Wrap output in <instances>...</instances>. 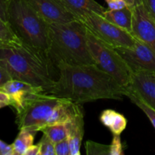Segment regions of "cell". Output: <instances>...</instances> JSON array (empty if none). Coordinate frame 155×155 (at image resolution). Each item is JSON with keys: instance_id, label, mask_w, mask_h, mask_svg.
<instances>
[{"instance_id": "1", "label": "cell", "mask_w": 155, "mask_h": 155, "mask_svg": "<svg viewBox=\"0 0 155 155\" xmlns=\"http://www.w3.org/2000/svg\"><path fill=\"white\" fill-rule=\"evenodd\" d=\"M56 67L59 78L54 80L48 94L77 104L98 99L123 100L124 86L96 65H70L61 62Z\"/></svg>"}, {"instance_id": "2", "label": "cell", "mask_w": 155, "mask_h": 155, "mask_svg": "<svg viewBox=\"0 0 155 155\" xmlns=\"http://www.w3.org/2000/svg\"><path fill=\"white\" fill-rule=\"evenodd\" d=\"M0 65L12 80L40 87L46 93L54 84V80L50 74L51 63L49 59L24 44L0 45Z\"/></svg>"}, {"instance_id": "3", "label": "cell", "mask_w": 155, "mask_h": 155, "mask_svg": "<svg viewBox=\"0 0 155 155\" xmlns=\"http://www.w3.org/2000/svg\"><path fill=\"white\" fill-rule=\"evenodd\" d=\"M48 58L51 64H95L87 43V28L76 20L49 24Z\"/></svg>"}, {"instance_id": "4", "label": "cell", "mask_w": 155, "mask_h": 155, "mask_svg": "<svg viewBox=\"0 0 155 155\" xmlns=\"http://www.w3.org/2000/svg\"><path fill=\"white\" fill-rule=\"evenodd\" d=\"M8 22L24 45L48 58L49 24L25 0H11Z\"/></svg>"}, {"instance_id": "5", "label": "cell", "mask_w": 155, "mask_h": 155, "mask_svg": "<svg viewBox=\"0 0 155 155\" xmlns=\"http://www.w3.org/2000/svg\"><path fill=\"white\" fill-rule=\"evenodd\" d=\"M64 100L46 92L28 100L16 111L19 130L29 129L36 133L40 132L43 127L51 124L54 111Z\"/></svg>"}, {"instance_id": "6", "label": "cell", "mask_w": 155, "mask_h": 155, "mask_svg": "<svg viewBox=\"0 0 155 155\" xmlns=\"http://www.w3.org/2000/svg\"><path fill=\"white\" fill-rule=\"evenodd\" d=\"M87 43L95 64L111 76L120 85L124 87L128 86L133 72L116 49L98 39L88 29Z\"/></svg>"}, {"instance_id": "7", "label": "cell", "mask_w": 155, "mask_h": 155, "mask_svg": "<svg viewBox=\"0 0 155 155\" xmlns=\"http://www.w3.org/2000/svg\"><path fill=\"white\" fill-rule=\"evenodd\" d=\"M78 21H81L98 39L114 48L132 47L135 45L136 38L128 31L107 21L102 15L89 14Z\"/></svg>"}, {"instance_id": "8", "label": "cell", "mask_w": 155, "mask_h": 155, "mask_svg": "<svg viewBox=\"0 0 155 155\" xmlns=\"http://www.w3.org/2000/svg\"><path fill=\"white\" fill-rule=\"evenodd\" d=\"M114 48L133 73L140 71L155 72V51L140 39H136L135 45L132 47Z\"/></svg>"}, {"instance_id": "9", "label": "cell", "mask_w": 155, "mask_h": 155, "mask_svg": "<svg viewBox=\"0 0 155 155\" xmlns=\"http://www.w3.org/2000/svg\"><path fill=\"white\" fill-rule=\"evenodd\" d=\"M48 24H64L77 20L59 0H25Z\"/></svg>"}, {"instance_id": "10", "label": "cell", "mask_w": 155, "mask_h": 155, "mask_svg": "<svg viewBox=\"0 0 155 155\" xmlns=\"http://www.w3.org/2000/svg\"><path fill=\"white\" fill-rule=\"evenodd\" d=\"M125 89L155 110V72L140 71L133 73Z\"/></svg>"}, {"instance_id": "11", "label": "cell", "mask_w": 155, "mask_h": 155, "mask_svg": "<svg viewBox=\"0 0 155 155\" xmlns=\"http://www.w3.org/2000/svg\"><path fill=\"white\" fill-rule=\"evenodd\" d=\"M133 36L155 51V22L142 5L133 8Z\"/></svg>"}, {"instance_id": "12", "label": "cell", "mask_w": 155, "mask_h": 155, "mask_svg": "<svg viewBox=\"0 0 155 155\" xmlns=\"http://www.w3.org/2000/svg\"><path fill=\"white\" fill-rule=\"evenodd\" d=\"M2 89L11 97L12 106L16 111L28 100L35 98L42 92H45L42 88L17 80H9Z\"/></svg>"}, {"instance_id": "13", "label": "cell", "mask_w": 155, "mask_h": 155, "mask_svg": "<svg viewBox=\"0 0 155 155\" xmlns=\"http://www.w3.org/2000/svg\"><path fill=\"white\" fill-rule=\"evenodd\" d=\"M65 8L77 20L89 14L104 15L105 8L95 0H59Z\"/></svg>"}, {"instance_id": "14", "label": "cell", "mask_w": 155, "mask_h": 155, "mask_svg": "<svg viewBox=\"0 0 155 155\" xmlns=\"http://www.w3.org/2000/svg\"><path fill=\"white\" fill-rule=\"evenodd\" d=\"M69 124V139L71 145V155H80V147L84 135V117L81 107L76 114L68 122Z\"/></svg>"}, {"instance_id": "15", "label": "cell", "mask_w": 155, "mask_h": 155, "mask_svg": "<svg viewBox=\"0 0 155 155\" xmlns=\"http://www.w3.org/2000/svg\"><path fill=\"white\" fill-rule=\"evenodd\" d=\"M133 8L130 6H126L123 8L117 10H110L107 8L103 15L107 21L127 30L131 34L133 33Z\"/></svg>"}, {"instance_id": "16", "label": "cell", "mask_w": 155, "mask_h": 155, "mask_svg": "<svg viewBox=\"0 0 155 155\" xmlns=\"http://www.w3.org/2000/svg\"><path fill=\"white\" fill-rule=\"evenodd\" d=\"M101 124L108 128L113 135H120L127 128V120L125 117L114 110H105L100 116Z\"/></svg>"}, {"instance_id": "17", "label": "cell", "mask_w": 155, "mask_h": 155, "mask_svg": "<svg viewBox=\"0 0 155 155\" xmlns=\"http://www.w3.org/2000/svg\"><path fill=\"white\" fill-rule=\"evenodd\" d=\"M36 132L29 129L20 130L15 142L12 144L14 149V155H25L26 151L33 145Z\"/></svg>"}, {"instance_id": "18", "label": "cell", "mask_w": 155, "mask_h": 155, "mask_svg": "<svg viewBox=\"0 0 155 155\" xmlns=\"http://www.w3.org/2000/svg\"><path fill=\"white\" fill-rule=\"evenodd\" d=\"M69 122V121H68ZM68 122L48 125L43 127L40 132L48 136L54 144L68 138L69 135V124Z\"/></svg>"}, {"instance_id": "19", "label": "cell", "mask_w": 155, "mask_h": 155, "mask_svg": "<svg viewBox=\"0 0 155 155\" xmlns=\"http://www.w3.org/2000/svg\"><path fill=\"white\" fill-rule=\"evenodd\" d=\"M22 44L8 22L0 18V45H20Z\"/></svg>"}, {"instance_id": "20", "label": "cell", "mask_w": 155, "mask_h": 155, "mask_svg": "<svg viewBox=\"0 0 155 155\" xmlns=\"http://www.w3.org/2000/svg\"><path fill=\"white\" fill-rule=\"evenodd\" d=\"M125 89V88H124ZM124 95H126L127 97H128L131 101L133 103H134L136 105H137L144 113L146 114V116L148 117V118L149 119V120L151 121V123L152 124L153 127L155 128V110L152 107H151L150 106H148V104H145L144 101H142L140 98H139L138 97H136V95H133L131 92H128L125 89L124 90Z\"/></svg>"}, {"instance_id": "21", "label": "cell", "mask_w": 155, "mask_h": 155, "mask_svg": "<svg viewBox=\"0 0 155 155\" xmlns=\"http://www.w3.org/2000/svg\"><path fill=\"white\" fill-rule=\"evenodd\" d=\"M86 154L88 155H110V145L96 143L87 141L85 145Z\"/></svg>"}, {"instance_id": "22", "label": "cell", "mask_w": 155, "mask_h": 155, "mask_svg": "<svg viewBox=\"0 0 155 155\" xmlns=\"http://www.w3.org/2000/svg\"><path fill=\"white\" fill-rule=\"evenodd\" d=\"M39 145L40 147V155H55L54 144L45 135L43 134Z\"/></svg>"}, {"instance_id": "23", "label": "cell", "mask_w": 155, "mask_h": 155, "mask_svg": "<svg viewBox=\"0 0 155 155\" xmlns=\"http://www.w3.org/2000/svg\"><path fill=\"white\" fill-rule=\"evenodd\" d=\"M55 155H71V145L69 139H63L54 144Z\"/></svg>"}, {"instance_id": "24", "label": "cell", "mask_w": 155, "mask_h": 155, "mask_svg": "<svg viewBox=\"0 0 155 155\" xmlns=\"http://www.w3.org/2000/svg\"><path fill=\"white\" fill-rule=\"evenodd\" d=\"M110 148V155H123L124 154L121 143L120 135H114Z\"/></svg>"}, {"instance_id": "25", "label": "cell", "mask_w": 155, "mask_h": 155, "mask_svg": "<svg viewBox=\"0 0 155 155\" xmlns=\"http://www.w3.org/2000/svg\"><path fill=\"white\" fill-rule=\"evenodd\" d=\"M142 5L155 22V0H142Z\"/></svg>"}, {"instance_id": "26", "label": "cell", "mask_w": 155, "mask_h": 155, "mask_svg": "<svg viewBox=\"0 0 155 155\" xmlns=\"http://www.w3.org/2000/svg\"><path fill=\"white\" fill-rule=\"evenodd\" d=\"M107 5L108 9L110 10H117L120 9L126 6H129L125 0H104Z\"/></svg>"}, {"instance_id": "27", "label": "cell", "mask_w": 155, "mask_h": 155, "mask_svg": "<svg viewBox=\"0 0 155 155\" xmlns=\"http://www.w3.org/2000/svg\"><path fill=\"white\" fill-rule=\"evenodd\" d=\"M11 0H0V18L8 22V12Z\"/></svg>"}, {"instance_id": "28", "label": "cell", "mask_w": 155, "mask_h": 155, "mask_svg": "<svg viewBox=\"0 0 155 155\" xmlns=\"http://www.w3.org/2000/svg\"><path fill=\"white\" fill-rule=\"evenodd\" d=\"M12 98L8 93H6L2 88H0V108L6 107V106H12Z\"/></svg>"}, {"instance_id": "29", "label": "cell", "mask_w": 155, "mask_h": 155, "mask_svg": "<svg viewBox=\"0 0 155 155\" xmlns=\"http://www.w3.org/2000/svg\"><path fill=\"white\" fill-rule=\"evenodd\" d=\"M0 155H14L12 145H8L6 142L0 140Z\"/></svg>"}, {"instance_id": "30", "label": "cell", "mask_w": 155, "mask_h": 155, "mask_svg": "<svg viewBox=\"0 0 155 155\" xmlns=\"http://www.w3.org/2000/svg\"><path fill=\"white\" fill-rule=\"evenodd\" d=\"M11 80L12 79L7 71L0 65V88H3V86Z\"/></svg>"}, {"instance_id": "31", "label": "cell", "mask_w": 155, "mask_h": 155, "mask_svg": "<svg viewBox=\"0 0 155 155\" xmlns=\"http://www.w3.org/2000/svg\"><path fill=\"white\" fill-rule=\"evenodd\" d=\"M25 155H40V147L39 143L37 145H33L27 149Z\"/></svg>"}, {"instance_id": "32", "label": "cell", "mask_w": 155, "mask_h": 155, "mask_svg": "<svg viewBox=\"0 0 155 155\" xmlns=\"http://www.w3.org/2000/svg\"><path fill=\"white\" fill-rule=\"evenodd\" d=\"M125 1L127 2V5L131 8H134L139 5H142V0H125Z\"/></svg>"}]
</instances>
